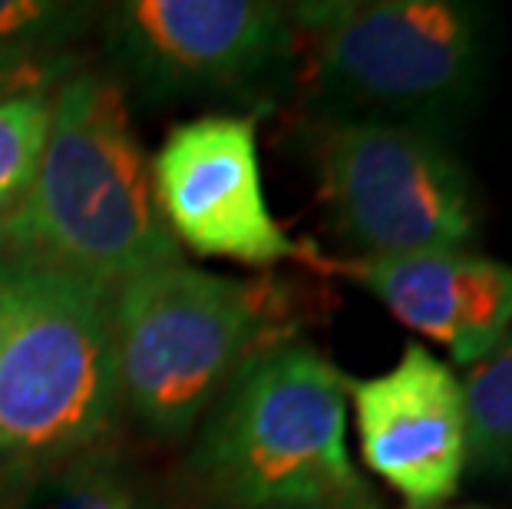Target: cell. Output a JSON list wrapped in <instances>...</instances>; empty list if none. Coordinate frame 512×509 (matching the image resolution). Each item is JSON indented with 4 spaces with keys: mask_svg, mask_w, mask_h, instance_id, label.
<instances>
[{
    "mask_svg": "<svg viewBox=\"0 0 512 509\" xmlns=\"http://www.w3.org/2000/svg\"><path fill=\"white\" fill-rule=\"evenodd\" d=\"M0 509H169L166 490L116 440L0 483Z\"/></svg>",
    "mask_w": 512,
    "mask_h": 509,
    "instance_id": "8fae6325",
    "label": "cell"
},
{
    "mask_svg": "<svg viewBox=\"0 0 512 509\" xmlns=\"http://www.w3.org/2000/svg\"><path fill=\"white\" fill-rule=\"evenodd\" d=\"M96 30L103 70L149 103H219L258 119L294 93L291 4L119 0Z\"/></svg>",
    "mask_w": 512,
    "mask_h": 509,
    "instance_id": "8992f818",
    "label": "cell"
},
{
    "mask_svg": "<svg viewBox=\"0 0 512 509\" xmlns=\"http://www.w3.org/2000/svg\"><path fill=\"white\" fill-rule=\"evenodd\" d=\"M364 467L407 509H443L470 467L466 404L453 367L410 341L390 371L347 384Z\"/></svg>",
    "mask_w": 512,
    "mask_h": 509,
    "instance_id": "9c48e42d",
    "label": "cell"
},
{
    "mask_svg": "<svg viewBox=\"0 0 512 509\" xmlns=\"http://www.w3.org/2000/svg\"><path fill=\"white\" fill-rule=\"evenodd\" d=\"M347 384L294 338L248 361L189 440V480L205 506L384 509L347 450Z\"/></svg>",
    "mask_w": 512,
    "mask_h": 509,
    "instance_id": "3957f363",
    "label": "cell"
},
{
    "mask_svg": "<svg viewBox=\"0 0 512 509\" xmlns=\"http://www.w3.org/2000/svg\"><path fill=\"white\" fill-rule=\"evenodd\" d=\"M275 281L172 262L113 288L123 417L159 447L189 443L225 387L261 351L291 341Z\"/></svg>",
    "mask_w": 512,
    "mask_h": 509,
    "instance_id": "5b68a950",
    "label": "cell"
},
{
    "mask_svg": "<svg viewBox=\"0 0 512 509\" xmlns=\"http://www.w3.org/2000/svg\"><path fill=\"white\" fill-rule=\"evenodd\" d=\"M470 467L486 480H512V324L483 361L460 377Z\"/></svg>",
    "mask_w": 512,
    "mask_h": 509,
    "instance_id": "7c38bea8",
    "label": "cell"
},
{
    "mask_svg": "<svg viewBox=\"0 0 512 509\" xmlns=\"http://www.w3.org/2000/svg\"><path fill=\"white\" fill-rule=\"evenodd\" d=\"M301 143L331 229L354 258L473 248L483 232V199L453 143L334 119H308Z\"/></svg>",
    "mask_w": 512,
    "mask_h": 509,
    "instance_id": "52a82bcc",
    "label": "cell"
},
{
    "mask_svg": "<svg viewBox=\"0 0 512 509\" xmlns=\"http://www.w3.org/2000/svg\"><path fill=\"white\" fill-rule=\"evenodd\" d=\"M80 67L73 53H17L0 50V103L14 96L50 90Z\"/></svg>",
    "mask_w": 512,
    "mask_h": 509,
    "instance_id": "9a60e30c",
    "label": "cell"
},
{
    "mask_svg": "<svg viewBox=\"0 0 512 509\" xmlns=\"http://www.w3.org/2000/svg\"><path fill=\"white\" fill-rule=\"evenodd\" d=\"M0 242L106 288L182 262L126 90L106 70L76 67L57 83L37 179L20 209L0 219Z\"/></svg>",
    "mask_w": 512,
    "mask_h": 509,
    "instance_id": "7a4b0ae2",
    "label": "cell"
},
{
    "mask_svg": "<svg viewBox=\"0 0 512 509\" xmlns=\"http://www.w3.org/2000/svg\"><path fill=\"white\" fill-rule=\"evenodd\" d=\"M113 288L0 242V483L116 437Z\"/></svg>",
    "mask_w": 512,
    "mask_h": 509,
    "instance_id": "277c9868",
    "label": "cell"
},
{
    "mask_svg": "<svg viewBox=\"0 0 512 509\" xmlns=\"http://www.w3.org/2000/svg\"><path fill=\"white\" fill-rule=\"evenodd\" d=\"M53 90L0 103V219L14 215L37 179L53 123Z\"/></svg>",
    "mask_w": 512,
    "mask_h": 509,
    "instance_id": "4fadbf2b",
    "label": "cell"
},
{
    "mask_svg": "<svg viewBox=\"0 0 512 509\" xmlns=\"http://www.w3.org/2000/svg\"><path fill=\"white\" fill-rule=\"evenodd\" d=\"M103 4L83 0H0V50L73 53L100 27Z\"/></svg>",
    "mask_w": 512,
    "mask_h": 509,
    "instance_id": "5bb4252c",
    "label": "cell"
},
{
    "mask_svg": "<svg viewBox=\"0 0 512 509\" xmlns=\"http://www.w3.org/2000/svg\"><path fill=\"white\" fill-rule=\"evenodd\" d=\"M149 166L159 215L179 252L245 268L321 265L271 212L255 116L215 110L185 119L169 129Z\"/></svg>",
    "mask_w": 512,
    "mask_h": 509,
    "instance_id": "ba28073f",
    "label": "cell"
},
{
    "mask_svg": "<svg viewBox=\"0 0 512 509\" xmlns=\"http://www.w3.org/2000/svg\"><path fill=\"white\" fill-rule=\"evenodd\" d=\"M367 288L403 328L437 341L453 364L473 367L512 324V265L473 248L328 265Z\"/></svg>",
    "mask_w": 512,
    "mask_h": 509,
    "instance_id": "30bf717a",
    "label": "cell"
},
{
    "mask_svg": "<svg viewBox=\"0 0 512 509\" xmlns=\"http://www.w3.org/2000/svg\"><path fill=\"white\" fill-rule=\"evenodd\" d=\"M261 509H291V506H261Z\"/></svg>",
    "mask_w": 512,
    "mask_h": 509,
    "instance_id": "2e32d148",
    "label": "cell"
},
{
    "mask_svg": "<svg viewBox=\"0 0 512 509\" xmlns=\"http://www.w3.org/2000/svg\"><path fill=\"white\" fill-rule=\"evenodd\" d=\"M308 119L384 123L453 143L486 100L496 14L473 0L291 4Z\"/></svg>",
    "mask_w": 512,
    "mask_h": 509,
    "instance_id": "6da1fadb",
    "label": "cell"
}]
</instances>
